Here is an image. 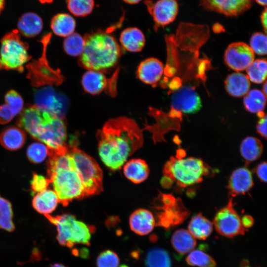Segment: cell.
Wrapping results in <instances>:
<instances>
[{"mask_svg":"<svg viewBox=\"0 0 267 267\" xmlns=\"http://www.w3.org/2000/svg\"><path fill=\"white\" fill-rule=\"evenodd\" d=\"M49 184L50 182L48 178L34 173L31 181L32 194L34 195L46 189Z\"/></svg>","mask_w":267,"mask_h":267,"instance_id":"42","label":"cell"},{"mask_svg":"<svg viewBox=\"0 0 267 267\" xmlns=\"http://www.w3.org/2000/svg\"><path fill=\"white\" fill-rule=\"evenodd\" d=\"M254 185L251 172L247 168L241 167L232 173L228 184L229 196L233 197L237 195L244 194Z\"/></svg>","mask_w":267,"mask_h":267,"instance_id":"18","label":"cell"},{"mask_svg":"<svg viewBox=\"0 0 267 267\" xmlns=\"http://www.w3.org/2000/svg\"><path fill=\"white\" fill-rule=\"evenodd\" d=\"M5 4V0H0V13L3 10Z\"/></svg>","mask_w":267,"mask_h":267,"instance_id":"52","label":"cell"},{"mask_svg":"<svg viewBox=\"0 0 267 267\" xmlns=\"http://www.w3.org/2000/svg\"><path fill=\"white\" fill-rule=\"evenodd\" d=\"M50 27L53 33L56 35L66 37L74 32L76 21L69 14L58 13L52 18Z\"/></svg>","mask_w":267,"mask_h":267,"instance_id":"27","label":"cell"},{"mask_svg":"<svg viewBox=\"0 0 267 267\" xmlns=\"http://www.w3.org/2000/svg\"><path fill=\"white\" fill-rule=\"evenodd\" d=\"M81 83L85 91L91 94H97L105 89L107 81L101 71L89 70L83 75Z\"/></svg>","mask_w":267,"mask_h":267,"instance_id":"25","label":"cell"},{"mask_svg":"<svg viewBox=\"0 0 267 267\" xmlns=\"http://www.w3.org/2000/svg\"><path fill=\"white\" fill-rule=\"evenodd\" d=\"M13 213L11 203L0 195V228L9 232L13 231Z\"/></svg>","mask_w":267,"mask_h":267,"instance_id":"36","label":"cell"},{"mask_svg":"<svg viewBox=\"0 0 267 267\" xmlns=\"http://www.w3.org/2000/svg\"><path fill=\"white\" fill-rule=\"evenodd\" d=\"M0 70L23 72L24 65L31 59L29 44L21 40L17 30L6 34L1 39Z\"/></svg>","mask_w":267,"mask_h":267,"instance_id":"7","label":"cell"},{"mask_svg":"<svg viewBox=\"0 0 267 267\" xmlns=\"http://www.w3.org/2000/svg\"><path fill=\"white\" fill-rule=\"evenodd\" d=\"M255 1L261 6L266 7L267 0H255Z\"/></svg>","mask_w":267,"mask_h":267,"instance_id":"50","label":"cell"},{"mask_svg":"<svg viewBox=\"0 0 267 267\" xmlns=\"http://www.w3.org/2000/svg\"><path fill=\"white\" fill-rule=\"evenodd\" d=\"M188 229L195 238L205 240L212 233L213 224L199 213L192 217L189 222Z\"/></svg>","mask_w":267,"mask_h":267,"instance_id":"28","label":"cell"},{"mask_svg":"<svg viewBox=\"0 0 267 267\" xmlns=\"http://www.w3.org/2000/svg\"><path fill=\"white\" fill-rule=\"evenodd\" d=\"M148 12L153 18L155 29L173 22L178 13V4L177 0H150L144 1Z\"/></svg>","mask_w":267,"mask_h":267,"instance_id":"11","label":"cell"},{"mask_svg":"<svg viewBox=\"0 0 267 267\" xmlns=\"http://www.w3.org/2000/svg\"><path fill=\"white\" fill-rule=\"evenodd\" d=\"M213 224L220 234L228 238L244 235L247 230L243 227L240 217L233 207L232 197L216 213Z\"/></svg>","mask_w":267,"mask_h":267,"instance_id":"10","label":"cell"},{"mask_svg":"<svg viewBox=\"0 0 267 267\" xmlns=\"http://www.w3.org/2000/svg\"><path fill=\"white\" fill-rule=\"evenodd\" d=\"M67 145L68 152L82 180L85 196L99 193L103 189V173L97 163L79 149L73 142Z\"/></svg>","mask_w":267,"mask_h":267,"instance_id":"6","label":"cell"},{"mask_svg":"<svg viewBox=\"0 0 267 267\" xmlns=\"http://www.w3.org/2000/svg\"><path fill=\"white\" fill-rule=\"evenodd\" d=\"M263 151V145L261 141L253 136L245 137L240 144V154L247 164L258 160Z\"/></svg>","mask_w":267,"mask_h":267,"instance_id":"30","label":"cell"},{"mask_svg":"<svg viewBox=\"0 0 267 267\" xmlns=\"http://www.w3.org/2000/svg\"><path fill=\"white\" fill-rule=\"evenodd\" d=\"M267 115L265 114L258 122L256 129L258 134L264 137L267 138Z\"/></svg>","mask_w":267,"mask_h":267,"instance_id":"45","label":"cell"},{"mask_svg":"<svg viewBox=\"0 0 267 267\" xmlns=\"http://www.w3.org/2000/svg\"><path fill=\"white\" fill-rule=\"evenodd\" d=\"M263 92L267 96V84L266 81H265V83L263 87Z\"/></svg>","mask_w":267,"mask_h":267,"instance_id":"51","label":"cell"},{"mask_svg":"<svg viewBox=\"0 0 267 267\" xmlns=\"http://www.w3.org/2000/svg\"><path fill=\"white\" fill-rule=\"evenodd\" d=\"M67 131L64 120L47 113L36 139L48 148L58 150L67 146Z\"/></svg>","mask_w":267,"mask_h":267,"instance_id":"9","label":"cell"},{"mask_svg":"<svg viewBox=\"0 0 267 267\" xmlns=\"http://www.w3.org/2000/svg\"><path fill=\"white\" fill-rule=\"evenodd\" d=\"M96 265L97 267H119L120 259L115 252L106 250L97 256Z\"/></svg>","mask_w":267,"mask_h":267,"instance_id":"40","label":"cell"},{"mask_svg":"<svg viewBox=\"0 0 267 267\" xmlns=\"http://www.w3.org/2000/svg\"><path fill=\"white\" fill-rule=\"evenodd\" d=\"M125 2L130 4H134L139 3L142 0H123Z\"/></svg>","mask_w":267,"mask_h":267,"instance_id":"48","label":"cell"},{"mask_svg":"<svg viewBox=\"0 0 267 267\" xmlns=\"http://www.w3.org/2000/svg\"><path fill=\"white\" fill-rule=\"evenodd\" d=\"M80 55L81 65L89 70L99 71L114 66L120 55V48L115 38L102 31L87 34Z\"/></svg>","mask_w":267,"mask_h":267,"instance_id":"3","label":"cell"},{"mask_svg":"<svg viewBox=\"0 0 267 267\" xmlns=\"http://www.w3.org/2000/svg\"><path fill=\"white\" fill-rule=\"evenodd\" d=\"M209 172L208 166L201 159L192 157L172 156L164 168L165 178L184 188L200 182Z\"/></svg>","mask_w":267,"mask_h":267,"instance_id":"4","label":"cell"},{"mask_svg":"<svg viewBox=\"0 0 267 267\" xmlns=\"http://www.w3.org/2000/svg\"><path fill=\"white\" fill-rule=\"evenodd\" d=\"M48 156L47 178L59 202L66 206L73 199L85 197L82 180L68 147L59 150L48 148Z\"/></svg>","mask_w":267,"mask_h":267,"instance_id":"2","label":"cell"},{"mask_svg":"<svg viewBox=\"0 0 267 267\" xmlns=\"http://www.w3.org/2000/svg\"><path fill=\"white\" fill-rule=\"evenodd\" d=\"M241 222L244 228H250L254 224V219L250 215H245L242 217Z\"/></svg>","mask_w":267,"mask_h":267,"instance_id":"46","label":"cell"},{"mask_svg":"<svg viewBox=\"0 0 267 267\" xmlns=\"http://www.w3.org/2000/svg\"><path fill=\"white\" fill-rule=\"evenodd\" d=\"M241 267H249V262L247 260H243L240 264Z\"/></svg>","mask_w":267,"mask_h":267,"instance_id":"49","label":"cell"},{"mask_svg":"<svg viewBox=\"0 0 267 267\" xmlns=\"http://www.w3.org/2000/svg\"><path fill=\"white\" fill-rule=\"evenodd\" d=\"M47 113L36 104H28L18 114L16 125L36 139Z\"/></svg>","mask_w":267,"mask_h":267,"instance_id":"14","label":"cell"},{"mask_svg":"<svg viewBox=\"0 0 267 267\" xmlns=\"http://www.w3.org/2000/svg\"><path fill=\"white\" fill-rule=\"evenodd\" d=\"M171 243L174 249L180 254H186L194 250L196 245L195 238L184 229H179L172 235Z\"/></svg>","mask_w":267,"mask_h":267,"instance_id":"29","label":"cell"},{"mask_svg":"<svg viewBox=\"0 0 267 267\" xmlns=\"http://www.w3.org/2000/svg\"><path fill=\"white\" fill-rule=\"evenodd\" d=\"M18 32L27 38L39 35L43 30V22L37 13L28 12L23 14L17 22Z\"/></svg>","mask_w":267,"mask_h":267,"instance_id":"20","label":"cell"},{"mask_svg":"<svg viewBox=\"0 0 267 267\" xmlns=\"http://www.w3.org/2000/svg\"><path fill=\"white\" fill-rule=\"evenodd\" d=\"M171 105L175 111L184 114H191L200 110L201 100L194 89L189 86H184L173 94Z\"/></svg>","mask_w":267,"mask_h":267,"instance_id":"16","label":"cell"},{"mask_svg":"<svg viewBox=\"0 0 267 267\" xmlns=\"http://www.w3.org/2000/svg\"><path fill=\"white\" fill-rule=\"evenodd\" d=\"M36 105L50 115L64 120L65 114L64 101L49 86H44L35 92Z\"/></svg>","mask_w":267,"mask_h":267,"instance_id":"12","label":"cell"},{"mask_svg":"<svg viewBox=\"0 0 267 267\" xmlns=\"http://www.w3.org/2000/svg\"><path fill=\"white\" fill-rule=\"evenodd\" d=\"M42 3H50L53 0H39Z\"/></svg>","mask_w":267,"mask_h":267,"instance_id":"54","label":"cell"},{"mask_svg":"<svg viewBox=\"0 0 267 267\" xmlns=\"http://www.w3.org/2000/svg\"><path fill=\"white\" fill-rule=\"evenodd\" d=\"M68 10L77 17H85L90 14L94 7V0H67Z\"/></svg>","mask_w":267,"mask_h":267,"instance_id":"35","label":"cell"},{"mask_svg":"<svg viewBox=\"0 0 267 267\" xmlns=\"http://www.w3.org/2000/svg\"><path fill=\"white\" fill-rule=\"evenodd\" d=\"M155 219L152 213L145 209H138L134 211L129 218L131 230L139 235L150 233L155 225Z\"/></svg>","mask_w":267,"mask_h":267,"instance_id":"19","label":"cell"},{"mask_svg":"<svg viewBox=\"0 0 267 267\" xmlns=\"http://www.w3.org/2000/svg\"><path fill=\"white\" fill-rule=\"evenodd\" d=\"M57 228V239L60 245L72 248L76 244L89 246L93 227L76 220L70 214L45 216Z\"/></svg>","mask_w":267,"mask_h":267,"instance_id":"5","label":"cell"},{"mask_svg":"<svg viewBox=\"0 0 267 267\" xmlns=\"http://www.w3.org/2000/svg\"><path fill=\"white\" fill-rule=\"evenodd\" d=\"M253 0H200L204 9L227 16H236L249 10Z\"/></svg>","mask_w":267,"mask_h":267,"instance_id":"15","label":"cell"},{"mask_svg":"<svg viewBox=\"0 0 267 267\" xmlns=\"http://www.w3.org/2000/svg\"><path fill=\"white\" fill-rule=\"evenodd\" d=\"M97 136L100 158L113 170L123 166L143 142L142 133L138 125L127 117L109 120L98 131Z\"/></svg>","mask_w":267,"mask_h":267,"instance_id":"1","label":"cell"},{"mask_svg":"<svg viewBox=\"0 0 267 267\" xmlns=\"http://www.w3.org/2000/svg\"><path fill=\"white\" fill-rule=\"evenodd\" d=\"M225 64L237 72L246 70L254 60V53L248 44L243 42L231 44L224 55Z\"/></svg>","mask_w":267,"mask_h":267,"instance_id":"13","label":"cell"},{"mask_svg":"<svg viewBox=\"0 0 267 267\" xmlns=\"http://www.w3.org/2000/svg\"><path fill=\"white\" fill-rule=\"evenodd\" d=\"M50 267H66L63 264L56 263V264H53Z\"/></svg>","mask_w":267,"mask_h":267,"instance_id":"53","label":"cell"},{"mask_svg":"<svg viewBox=\"0 0 267 267\" xmlns=\"http://www.w3.org/2000/svg\"><path fill=\"white\" fill-rule=\"evenodd\" d=\"M4 99L6 104L15 116L20 114L24 108V101L18 92L11 89L5 95Z\"/></svg>","mask_w":267,"mask_h":267,"instance_id":"39","label":"cell"},{"mask_svg":"<svg viewBox=\"0 0 267 267\" xmlns=\"http://www.w3.org/2000/svg\"><path fill=\"white\" fill-rule=\"evenodd\" d=\"M246 70L250 81L256 84L263 83L267 77V61L266 59L254 60Z\"/></svg>","mask_w":267,"mask_h":267,"instance_id":"34","label":"cell"},{"mask_svg":"<svg viewBox=\"0 0 267 267\" xmlns=\"http://www.w3.org/2000/svg\"><path fill=\"white\" fill-rule=\"evenodd\" d=\"M58 202V197L55 191L46 189L36 194L32 205L37 212L45 216L55 209Z\"/></svg>","mask_w":267,"mask_h":267,"instance_id":"22","label":"cell"},{"mask_svg":"<svg viewBox=\"0 0 267 267\" xmlns=\"http://www.w3.org/2000/svg\"><path fill=\"white\" fill-rule=\"evenodd\" d=\"M163 72L162 63L157 58L151 57L139 64L136 75L137 78L144 83L155 85L161 79Z\"/></svg>","mask_w":267,"mask_h":267,"instance_id":"17","label":"cell"},{"mask_svg":"<svg viewBox=\"0 0 267 267\" xmlns=\"http://www.w3.org/2000/svg\"><path fill=\"white\" fill-rule=\"evenodd\" d=\"M261 21L264 30L266 33L267 26V8L265 7L261 15Z\"/></svg>","mask_w":267,"mask_h":267,"instance_id":"47","label":"cell"},{"mask_svg":"<svg viewBox=\"0 0 267 267\" xmlns=\"http://www.w3.org/2000/svg\"><path fill=\"white\" fill-rule=\"evenodd\" d=\"M187 264L198 267H216V263L209 255L200 250L190 252L186 258Z\"/></svg>","mask_w":267,"mask_h":267,"instance_id":"37","label":"cell"},{"mask_svg":"<svg viewBox=\"0 0 267 267\" xmlns=\"http://www.w3.org/2000/svg\"><path fill=\"white\" fill-rule=\"evenodd\" d=\"M120 42L125 49L136 52L140 51L143 48L145 38L140 29L136 27H129L121 32Z\"/></svg>","mask_w":267,"mask_h":267,"instance_id":"21","label":"cell"},{"mask_svg":"<svg viewBox=\"0 0 267 267\" xmlns=\"http://www.w3.org/2000/svg\"><path fill=\"white\" fill-rule=\"evenodd\" d=\"M267 42L266 34L257 32L252 35L249 46L254 53L260 55H265L267 54Z\"/></svg>","mask_w":267,"mask_h":267,"instance_id":"41","label":"cell"},{"mask_svg":"<svg viewBox=\"0 0 267 267\" xmlns=\"http://www.w3.org/2000/svg\"><path fill=\"white\" fill-rule=\"evenodd\" d=\"M224 84L227 93L233 97L243 96L250 90V82L248 77L238 72L228 75Z\"/></svg>","mask_w":267,"mask_h":267,"instance_id":"23","label":"cell"},{"mask_svg":"<svg viewBox=\"0 0 267 267\" xmlns=\"http://www.w3.org/2000/svg\"><path fill=\"white\" fill-rule=\"evenodd\" d=\"M26 154L30 162L35 164L40 163L48 156V148L43 143L33 142L27 148Z\"/></svg>","mask_w":267,"mask_h":267,"instance_id":"38","label":"cell"},{"mask_svg":"<svg viewBox=\"0 0 267 267\" xmlns=\"http://www.w3.org/2000/svg\"><path fill=\"white\" fill-rule=\"evenodd\" d=\"M123 172L125 177L134 183H139L147 179L149 169L145 161L141 159H133L127 162L124 166Z\"/></svg>","mask_w":267,"mask_h":267,"instance_id":"24","label":"cell"},{"mask_svg":"<svg viewBox=\"0 0 267 267\" xmlns=\"http://www.w3.org/2000/svg\"><path fill=\"white\" fill-rule=\"evenodd\" d=\"M85 44L84 38L79 34L74 32L65 37L63 42V48L67 54L75 57L82 54Z\"/></svg>","mask_w":267,"mask_h":267,"instance_id":"33","label":"cell"},{"mask_svg":"<svg viewBox=\"0 0 267 267\" xmlns=\"http://www.w3.org/2000/svg\"><path fill=\"white\" fill-rule=\"evenodd\" d=\"M15 117L11 110L5 104L0 106V124H5L10 122Z\"/></svg>","mask_w":267,"mask_h":267,"instance_id":"43","label":"cell"},{"mask_svg":"<svg viewBox=\"0 0 267 267\" xmlns=\"http://www.w3.org/2000/svg\"><path fill=\"white\" fill-rule=\"evenodd\" d=\"M244 96V105L248 111L257 114L263 112L266 105V95L262 91L252 89Z\"/></svg>","mask_w":267,"mask_h":267,"instance_id":"31","label":"cell"},{"mask_svg":"<svg viewBox=\"0 0 267 267\" xmlns=\"http://www.w3.org/2000/svg\"><path fill=\"white\" fill-rule=\"evenodd\" d=\"M267 163L263 162L260 163L255 169V172L260 180L263 182H267Z\"/></svg>","mask_w":267,"mask_h":267,"instance_id":"44","label":"cell"},{"mask_svg":"<svg viewBox=\"0 0 267 267\" xmlns=\"http://www.w3.org/2000/svg\"><path fill=\"white\" fill-rule=\"evenodd\" d=\"M51 35H45L41 40L43 45L41 56L26 64V78L31 85L36 88L53 85L58 86L64 81V77L59 70H55L49 65L46 57L47 47L51 39Z\"/></svg>","mask_w":267,"mask_h":267,"instance_id":"8","label":"cell"},{"mask_svg":"<svg viewBox=\"0 0 267 267\" xmlns=\"http://www.w3.org/2000/svg\"><path fill=\"white\" fill-rule=\"evenodd\" d=\"M26 140L24 131L19 127H9L4 129L0 135L1 145L9 150L20 149Z\"/></svg>","mask_w":267,"mask_h":267,"instance_id":"26","label":"cell"},{"mask_svg":"<svg viewBox=\"0 0 267 267\" xmlns=\"http://www.w3.org/2000/svg\"><path fill=\"white\" fill-rule=\"evenodd\" d=\"M146 267H171L172 261L169 254L161 248L149 250L145 259Z\"/></svg>","mask_w":267,"mask_h":267,"instance_id":"32","label":"cell"}]
</instances>
